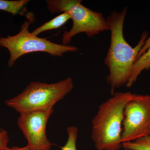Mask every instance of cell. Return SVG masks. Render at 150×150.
<instances>
[{"label": "cell", "instance_id": "30bf717a", "mask_svg": "<svg viewBox=\"0 0 150 150\" xmlns=\"http://www.w3.org/2000/svg\"><path fill=\"white\" fill-rule=\"evenodd\" d=\"M28 0L19 1H5L0 0V10L5 11L13 15H24L26 12V6L29 2Z\"/></svg>", "mask_w": 150, "mask_h": 150}, {"label": "cell", "instance_id": "9c48e42d", "mask_svg": "<svg viewBox=\"0 0 150 150\" xmlns=\"http://www.w3.org/2000/svg\"><path fill=\"white\" fill-rule=\"evenodd\" d=\"M70 19H71V17L69 12L63 13L50 21L45 23L37 28L31 33L35 36H38L41 33L47 30L57 29L64 25Z\"/></svg>", "mask_w": 150, "mask_h": 150}, {"label": "cell", "instance_id": "9a60e30c", "mask_svg": "<svg viewBox=\"0 0 150 150\" xmlns=\"http://www.w3.org/2000/svg\"><path fill=\"white\" fill-rule=\"evenodd\" d=\"M10 150H31L27 146L23 147H13L9 148Z\"/></svg>", "mask_w": 150, "mask_h": 150}, {"label": "cell", "instance_id": "8fae6325", "mask_svg": "<svg viewBox=\"0 0 150 150\" xmlns=\"http://www.w3.org/2000/svg\"><path fill=\"white\" fill-rule=\"evenodd\" d=\"M122 148L125 150H150V135L122 143Z\"/></svg>", "mask_w": 150, "mask_h": 150}, {"label": "cell", "instance_id": "2e32d148", "mask_svg": "<svg viewBox=\"0 0 150 150\" xmlns=\"http://www.w3.org/2000/svg\"><path fill=\"white\" fill-rule=\"evenodd\" d=\"M0 150H9V148L8 147L5 148H4V149H1Z\"/></svg>", "mask_w": 150, "mask_h": 150}, {"label": "cell", "instance_id": "52a82bcc", "mask_svg": "<svg viewBox=\"0 0 150 150\" xmlns=\"http://www.w3.org/2000/svg\"><path fill=\"white\" fill-rule=\"evenodd\" d=\"M53 108L21 113L17 124L27 140V146L31 150H50L51 142L46 135L48 119Z\"/></svg>", "mask_w": 150, "mask_h": 150}, {"label": "cell", "instance_id": "277c9868", "mask_svg": "<svg viewBox=\"0 0 150 150\" xmlns=\"http://www.w3.org/2000/svg\"><path fill=\"white\" fill-rule=\"evenodd\" d=\"M80 0H47L50 13H58L68 12L73 21L72 27L64 31L62 36L63 44L68 45L73 37L85 33L88 37L109 30L106 19L101 13L94 11L82 4Z\"/></svg>", "mask_w": 150, "mask_h": 150}, {"label": "cell", "instance_id": "8992f818", "mask_svg": "<svg viewBox=\"0 0 150 150\" xmlns=\"http://www.w3.org/2000/svg\"><path fill=\"white\" fill-rule=\"evenodd\" d=\"M122 143L150 135V96L132 93L124 107Z\"/></svg>", "mask_w": 150, "mask_h": 150}, {"label": "cell", "instance_id": "5b68a950", "mask_svg": "<svg viewBox=\"0 0 150 150\" xmlns=\"http://www.w3.org/2000/svg\"><path fill=\"white\" fill-rule=\"evenodd\" d=\"M33 20L29 19L25 21L16 35L0 38V46L7 48L9 52V67H13L20 57L28 53L45 52L52 56H62L65 53L78 51L76 46L57 44L33 35L29 32L28 28Z\"/></svg>", "mask_w": 150, "mask_h": 150}, {"label": "cell", "instance_id": "7c38bea8", "mask_svg": "<svg viewBox=\"0 0 150 150\" xmlns=\"http://www.w3.org/2000/svg\"><path fill=\"white\" fill-rule=\"evenodd\" d=\"M68 138L67 143L62 150H77L76 143L77 139L78 129L75 126H71L67 129Z\"/></svg>", "mask_w": 150, "mask_h": 150}, {"label": "cell", "instance_id": "3957f363", "mask_svg": "<svg viewBox=\"0 0 150 150\" xmlns=\"http://www.w3.org/2000/svg\"><path fill=\"white\" fill-rule=\"evenodd\" d=\"M74 87L72 79L67 78L55 83L33 81L23 92L6 100V105L20 113L53 108L56 103L63 99Z\"/></svg>", "mask_w": 150, "mask_h": 150}, {"label": "cell", "instance_id": "7a4b0ae2", "mask_svg": "<svg viewBox=\"0 0 150 150\" xmlns=\"http://www.w3.org/2000/svg\"><path fill=\"white\" fill-rule=\"evenodd\" d=\"M132 94L129 91L115 93L99 106L92 121L91 139L98 150H119L122 147L124 107Z\"/></svg>", "mask_w": 150, "mask_h": 150}, {"label": "cell", "instance_id": "4fadbf2b", "mask_svg": "<svg viewBox=\"0 0 150 150\" xmlns=\"http://www.w3.org/2000/svg\"><path fill=\"white\" fill-rule=\"evenodd\" d=\"M8 141V132L3 129L0 130V150L4 148L7 147Z\"/></svg>", "mask_w": 150, "mask_h": 150}, {"label": "cell", "instance_id": "6da1fadb", "mask_svg": "<svg viewBox=\"0 0 150 150\" xmlns=\"http://www.w3.org/2000/svg\"><path fill=\"white\" fill-rule=\"evenodd\" d=\"M127 12V7L121 11H113L106 18L111 32L110 44L104 63L109 69L106 80L111 94L115 89L126 85L139 52L147 39L149 33L144 31L139 43L133 48L123 34V26Z\"/></svg>", "mask_w": 150, "mask_h": 150}, {"label": "cell", "instance_id": "5bb4252c", "mask_svg": "<svg viewBox=\"0 0 150 150\" xmlns=\"http://www.w3.org/2000/svg\"><path fill=\"white\" fill-rule=\"evenodd\" d=\"M150 46V36H149V37L145 41L144 44V46H143V47H142L141 50H140L139 52L138 56H137V58H139L141 55H142L144 53H145Z\"/></svg>", "mask_w": 150, "mask_h": 150}, {"label": "cell", "instance_id": "ba28073f", "mask_svg": "<svg viewBox=\"0 0 150 150\" xmlns=\"http://www.w3.org/2000/svg\"><path fill=\"white\" fill-rule=\"evenodd\" d=\"M150 69V46L145 53L137 58L130 73L126 86L130 87L136 81L138 76L144 70Z\"/></svg>", "mask_w": 150, "mask_h": 150}]
</instances>
